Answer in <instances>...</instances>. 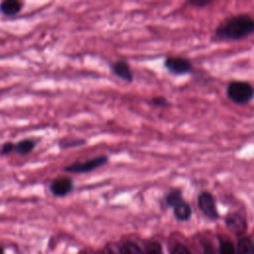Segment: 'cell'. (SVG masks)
<instances>
[{
  "label": "cell",
  "instance_id": "1",
  "mask_svg": "<svg viewBox=\"0 0 254 254\" xmlns=\"http://www.w3.org/2000/svg\"><path fill=\"white\" fill-rule=\"evenodd\" d=\"M220 40L238 41L254 34V18L248 14H237L226 18L214 31Z\"/></svg>",
  "mask_w": 254,
  "mask_h": 254
},
{
  "label": "cell",
  "instance_id": "2",
  "mask_svg": "<svg viewBox=\"0 0 254 254\" xmlns=\"http://www.w3.org/2000/svg\"><path fill=\"white\" fill-rule=\"evenodd\" d=\"M226 94L232 102L244 105L254 98V86L248 81L233 80L227 85Z\"/></svg>",
  "mask_w": 254,
  "mask_h": 254
},
{
  "label": "cell",
  "instance_id": "3",
  "mask_svg": "<svg viewBox=\"0 0 254 254\" xmlns=\"http://www.w3.org/2000/svg\"><path fill=\"white\" fill-rule=\"evenodd\" d=\"M107 162H108V157L106 155H101V156H97L92 159L86 160L84 162H74L64 167V171L68 173H75V174L89 173L102 167Z\"/></svg>",
  "mask_w": 254,
  "mask_h": 254
},
{
  "label": "cell",
  "instance_id": "4",
  "mask_svg": "<svg viewBox=\"0 0 254 254\" xmlns=\"http://www.w3.org/2000/svg\"><path fill=\"white\" fill-rule=\"evenodd\" d=\"M164 66L176 75L190 73L192 69L191 62L183 57H168L164 62Z\"/></svg>",
  "mask_w": 254,
  "mask_h": 254
},
{
  "label": "cell",
  "instance_id": "5",
  "mask_svg": "<svg viewBox=\"0 0 254 254\" xmlns=\"http://www.w3.org/2000/svg\"><path fill=\"white\" fill-rule=\"evenodd\" d=\"M197 205L200 211L209 219H216L218 217L215 198L209 191H201L198 194Z\"/></svg>",
  "mask_w": 254,
  "mask_h": 254
},
{
  "label": "cell",
  "instance_id": "6",
  "mask_svg": "<svg viewBox=\"0 0 254 254\" xmlns=\"http://www.w3.org/2000/svg\"><path fill=\"white\" fill-rule=\"evenodd\" d=\"M73 181L67 176L58 177L51 183L50 190L56 196H64L69 193L73 189Z\"/></svg>",
  "mask_w": 254,
  "mask_h": 254
},
{
  "label": "cell",
  "instance_id": "7",
  "mask_svg": "<svg viewBox=\"0 0 254 254\" xmlns=\"http://www.w3.org/2000/svg\"><path fill=\"white\" fill-rule=\"evenodd\" d=\"M226 226L234 234L240 235L243 234L247 229L246 220L242 215L236 212L229 213L226 217Z\"/></svg>",
  "mask_w": 254,
  "mask_h": 254
},
{
  "label": "cell",
  "instance_id": "8",
  "mask_svg": "<svg viewBox=\"0 0 254 254\" xmlns=\"http://www.w3.org/2000/svg\"><path fill=\"white\" fill-rule=\"evenodd\" d=\"M111 71L119 78L131 82L133 80V73L129 64L126 61L119 60L111 64Z\"/></svg>",
  "mask_w": 254,
  "mask_h": 254
},
{
  "label": "cell",
  "instance_id": "9",
  "mask_svg": "<svg viewBox=\"0 0 254 254\" xmlns=\"http://www.w3.org/2000/svg\"><path fill=\"white\" fill-rule=\"evenodd\" d=\"M23 7V3L18 0H4L0 3V11L6 16L18 14Z\"/></svg>",
  "mask_w": 254,
  "mask_h": 254
},
{
  "label": "cell",
  "instance_id": "10",
  "mask_svg": "<svg viewBox=\"0 0 254 254\" xmlns=\"http://www.w3.org/2000/svg\"><path fill=\"white\" fill-rule=\"evenodd\" d=\"M173 208H174V215L178 220L186 221V220L190 219V217L191 215V207L185 200L181 201Z\"/></svg>",
  "mask_w": 254,
  "mask_h": 254
},
{
  "label": "cell",
  "instance_id": "11",
  "mask_svg": "<svg viewBox=\"0 0 254 254\" xmlns=\"http://www.w3.org/2000/svg\"><path fill=\"white\" fill-rule=\"evenodd\" d=\"M36 146V143L32 139H23L20 140L15 144V149L14 152H16L19 155H27L29 154Z\"/></svg>",
  "mask_w": 254,
  "mask_h": 254
},
{
  "label": "cell",
  "instance_id": "12",
  "mask_svg": "<svg viewBox=\"0 0 254 254\" xmlns=\"http://www.w3.org/2000/svg\"><path fill=\"white\" fill-rule=\"evenodd\" d=\"M183 200V192L179 189H173L169 190L165 195V202L170 207H175Z\"/></svg>",
  "mask_w": 254,
  "mask_h": 254
},
{
  "label": "cell",
  "instance_id": "13",
  "mask_svg": "<svg viewBox=\"0 0 254 254\" xmlns=\"http://www.w3.org/2000/svg\"><path fill=\"white\" fill-rule=\"evenodd\" d=\"M238 254H254V246L247 237L241 238L238 243Z\"/></svg>",
  "mask_w": 254,
  "mask_h": 254
},
{
  "label": "cell",
  "instance_id": "14",
  "mask_svg": "<svg viewBox=\"0 0 254 254\" xmlns=\"http://www.w3.org/2000/svg\"><path fill=\"white\" fill-rule=\"evenodd\" d=\"M121 254H142L140 248L133 242H126L121 248Z\"/></svg>",
  "mask_w": 254,
  "mask_h": 254
},
{
  "label": "cell",
  "instance_id": "15",
  "mask_svg": "<svg viewBox=\"0 0 254 254\" xmlns=\"http://www.w3.org/2000/svg\"><path fill=\"white\" fill-rule=\"evenodd\" d=\"M220 254H235L233 244L230 241L221 242L220 245Z\"/></svg>",
  "mask_w": 254,
  "mask_h": 254
},
{
  "label": "cell",
  "instance_id": "16",
  "mask_svg": "<svg viewBox=\"0 0 254 254\" xmlns=\"http://www.w3.org/2000/svg\"><path fill=\"white\" fill-rule=\"evenodd\" d=\"M151 103L155 106H158V107H167V106H170V102L163 96H156V97H153L152 100H151Z\"/></svg>",
  "mask_w": 254,
  "mask_h": 254
},
{
  "label": "cell",
  "instance_id": "17",
  "mask_svg": "<svg viewBox=\"0 0 254 254\" xmlns=\"http://www.w3.org/2000/svg\"><path fill=\"white\" fill-rule=\"evenodd\" d=\"M14 149H15V144L12 143V142H6L4 143L1 148H0V153L3 154V155H8L12 152H14Z\"/></svg>",
  "mask_w": 254,
  "mask_h": 254
},
{
  "label": "cell",
  "instance_id": "18",
  "mask_svg": "<svg viewBox=\"0 0 254 254\" xmlns=\"http://www.w3.org/2000/svg\"><path fill=\"white\" fill-rule=\"evenodd\" d=\"M147 254H163L160 244L153 242L147 247Z\"/></svg>",
  "mask_w": 254,
  "mask_h": 254
},
{
  "label": "cell",
  "instance_id": "19",
  "mask_svg": "<svg viewBox=\"0 0 254 254\" xmlns=\"http://www.w3.org/2000/svg\"><path fill=\"white\" fill-rule=\"evenodd\" d=\"M211 3H213V0H190L189 4L193 6V7H205L207 5H210Z\"/></svg>",
  "mask_w": 254,
  "mask_h": 254
},
{
  "label": "cell",
  "instance_id": "20",
  "mask_svg": "<svg viewBox=\"0 0 254 254\" xmlns=\"http://www.w3.org/2000/svg\"><path fill=\"white\" fill-rule=\"evenodd\" d=\"M173 254H190L189 250L187 249V247H185L184 245H181V244H178L174 251H173Z\"/></svg>",
  "mask_w": 254,
  "mask_h": 254
},
{
  "label": "cell",
  "instance_id": "21",
  "mask_svg": "<svg viewBox=\"0 0 254 254\" xmlns=\"http://www.w3.org/2000/svg\"><path fill=\"white\" fill-rule=\"evenodd\" d=\"M82 144H84V140H73V141L66 142V144H64V147H72V146H78Z\"/></svg>",
  "mask_w": 254,
  "mask_h": 254
},
{
  "label": "cell",
  "instance_id": "22",
  "mask_svg": "<svg viewBox=\"0 0 254 254\" xmlns=\"http://www.w3.org/2000/svg\"><path fill=\"white\" fill-rule=\"evenodd\" d=\"M105 254H121V251H120V252H118L117 250H115V251H114V249L108 248V249H106Z\"/></svg>",
  "mask_w": 254,
  "mask_h": 254
},
{
  "label": "cell",
  "instance_id": "23",
  "mask_svg": "<svg viewBox=\"0 0 254 254\" xmlns=\"http://www.w3.org/2000/svg\"><path fill=\"white\" fill-rule=\"evenodd\" d=\"M0 254H2V249L0 248Z\"/></svg>",
  "mask_w": 254,
  "mask_h": 254
}]
</instances>
